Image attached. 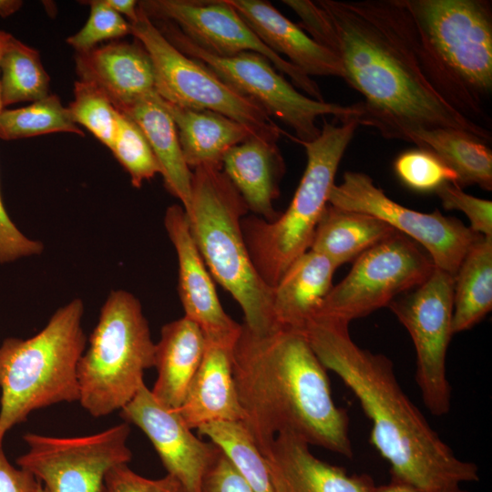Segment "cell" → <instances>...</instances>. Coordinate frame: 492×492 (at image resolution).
Returning a JSON list of instances; mask_svg holds the SVG:
<instances>
[{
	"label": "cell",
	"instance_id": "obj_5",
	"mask_svg": "<svg viewBox=\"0 0 492 492\" xmlns=\"http://www.w3.org/2000/svg\"><path fill=\"white\" fill-rule=\"evenodd\" d=\"M249 209L220 166H200L191 177V205L186 213L197 248L213 278L241 306L252 333L276 328L273 288L257 272L243 237Z\"/></svg>",
	"mask_w": 492,
	"mask_h": 492
},
{
	"label": "cell",
	"instance_id": "obj_36",
	"mask_svg": "<svg viewBox=\"0 0 492 492\" xmlns=\"http://www.w3.org/2000/svg\"><path fill=\"white\" fill-rule=\"evenodd\" d=\"M83 3H88L90 5L88 19L77 33L67 39L76 52H86L97 47L102 41L131 35L130 23L107 5L103 0Z\"/></svg>",
	"mask_w": 492,
	"mask_h": 492
},
{
	"label": "cell",
	"instance_id": "obj_9",
	"mask_svg": "<svg viewBox=\"0 0 492 492\" xmlns=\"http://www.w3.org/2000/svg\"><path fill=\"white\" fill-rule=\"evenodd\" d=\"M163 36L179 51L205 65L212 73L243 97L260 106L295 133L293 141L308 142L316 138L321 129L318 117L331 115L341 121L361 115L357 104L342 106L313 99L297 91L272 64L254 52H241L222 56L210 53L190 39L168 20H151Z\"/></svg>",
	"mask_w": 492,
	"mask_h": 492
},
{
	"label": "cell",
	"instance_id": "obj_15",
	"mask_svg": "<svg viewBox=\"0 0 492 492\" xmlns=\"http://www.w3.org/2000/svg\"><path fill=\"white\" fill-rule=\"evenodd\" d=\"M138 5L150 20L173 23L210 53L228 56L254 52L263 56L309 97L324 101L316 82L264 45L226 0H146Z\"/></svg>",
	"mask_w": 492,
	"mask_h": 492
},
{
	"label": "cell",
	"instance_id": "obj_7",
	"mask_svg": "<svg viewBox=\"0 0 492 492\" xmlns=\"http://www.w3.org/2000/svg\"><path fill=\"white\" fill-rule=\"evenodd\" d=\"M340 125L323 119L319 136L295 141L306 152L307 164L287 210L269 222L246 215L241 228L251 260L261 279L274 287L290 265L310 250L318 221L343 156L359 126L357 119Z\"/></svg>",
	"mask_w": 492,
	"mask_h": 492
},
{
	"label": "cell",
	"instance_id": "obj_32",
	"mask_svg": "<svg viewBox=\"0 0 492 492\" xmlns=\"http://www.w3.org/2000/svg\"><path fill=\"white\" fill-rule=\"evenodd\" d=\"M55 132H69L84 137V131L72 118L56 95L33 102L31 105L3 109L0 112V138L13 140Z\"/></svg>",
	"mask_w": 492,
	"mask_h": 492
},
{
	"label": "cell",
	"instance_id": "obj_41",
	"mask_svg": "<svg viewBox=\"0 0 492 492\" xmlns=\"http://www.w3.org/2000/svg\"><path fill=\"white\" fill-rule=\"evenodd\" d=\"M42 485L31 473L14 466L0 446V492H41Z\"/></svg>",
	"mask_w": 492,
	"mask_h": 492
},
{
	"label": "cell",
	"instance_id": "obj_19",
	"mask_svg": "<svg viewBox=\"0 0 492 492\" xmlns=\"http://www.w3.org/2000/svg\"><path fill=\"white\" fill-rule=\"evenodd\" d=\"M309 445L290 433L278 434L262 455L273 492H374L367 474L349 475L341 466L326 463Z\"/></svg>",
	"mask_w": 492,
	"mask_h": 492
},
{
	"label": "cell",
	"instance_id": "obj_27",
	"mask_svg": "<svg viewBox=\"0 0 492 492\" xmlns=\"http://www.w3.org/2000/svg\"><path fill=\"white\" fill-rule=\"evenodd\" d=\"M396 232L372 215L328 203L316 226L310 250L327 257L337 269Z\"/></svg>",
	"mask_w": 492,
	"mask_h": 492
},
{
	"label": "cell",
	"instance_id": "obj_23",
	"mask_svg": "<svg viewBox=\"0 0 492 492\" xmlns=\"http://www.w3.org/2000/svg\"><path fill=\"white\" fill-rule=\"evenodd\" d=\"M335 270L327 257L312 250L297 258L273 287L276 326L304 333L333 287Z\"/></svg>",
	"mask_w": 492,
	"mask_h": 492
},
{
	"label": "cell",
	"instance_id": "obj_8",
	"mask_svg": "<svg viewBox=\"0 0 492 492\" xmlns=\"http://www.w3.org/2000/svg\"><path fill=\"white\" fill-rule=\"evenodd\" d=\"M155 343L139 300L131 292L113 290L100 309L77 365L81 406L101 417L121 410L154 366Z\"/></svg>",
	"mask_w": 492,
	"mask_h": 492
},
{
	"label": "cell",
	"instance_id": "obj_10",
	"mask_svg": "<svg viewBox=\"0 0 492 492\" xmlns=\"http://www.w3.org/2000/svg\"><path fill=\"white\" fill-rule=\"evenodd\" d=\"M130 25L131 35L149 55L160 97L179 107L217 112L241 124L254 137L278 141L284 130L260 106L174 47L139 5L138 19Z\"/></svg>",
	"mask_w": 492,
	"mask_h": 492
},
{
	"label": "cell",
	"instance_id": "obj_34",
	"mask_svg": "<svg viewBox=\"0 0 492 492\" xmlns=\"http://www.w3.org/2000/svg\"><path fill=\"white\" fill-rule=\"evenodd\" d=\"M73 91L74 99L67 107L73 120L110 149L117 132L118 110L94 85L77 80Z\"/></svg>",
	"mask_w": 492,
	"mask_h": 492
},
{
	"label": "cell",
	"instance_id": "obj_43",
	"mask_svg": "<svg viewBox=\"0 0 492 492\" xmlns=\"http://www.w3.org/2000/svg\"><path fill=\"white\" fill-rule=\"evenodd\" d=\"M111 9L122 16H126L129 23L137 21L138 16V2L134 0H103Z\"/></svg>",
	"mask_w": 492,
	"mask_h": 492
},
{
	"label": "cell",
	"instance_id": "obj_22",
	"mask_svg": "<svg viewBox=\"0 0 492 492\" xmlns=\"http://www.w3.org/2000/svg\"><path fill=\"white\" fill-rule=\"evenodd\" d=\"M221 169L254 215L269 222L280 216L273 200L280 195L285 162L277 142L251 136L223 155Z\"/></svg>",
	"mask_w": 492,
	"mask_h": 492
},
{
	"label": "cell",
	"instance_id": "obj_30",
	"mask_svg": "<svg viewBox=\"0 0 492 492\" xmlns=\"http://www.w3.org/2000/svg\"><path fill=\"white\" fill-rule=\"evenodd\" d=\"M3 108L19 102H36L50 95L49 76L37 50L10 36L0 61Z\"/></svg>",
	"mask_w": 492,
	"mask_h": 492
},
{
	"label": "cell",
	"instance_id": "obj_39",
	"mask_svg": "<svg viewBox=\"0 0 492 492\" xmlns=\"http://www.w3.org/2000/svg\"><path fill=\"white\" fill-rule=\"evenodd\" d=\"M43 251L44 244L41 241L26 236L15 226L0 196V264L39 255Z\"/></svg>",
	"mask_w": 492,
	"mask_h": 492
},
{
	"label": "cell",
	"instance_id": "obj_17",
	"mask_svg": "<svg viewBox=\"0 0 492 492\" xmlns=\"http://www.w3.org/2000/svg\"><path fill=\"white\" fill-rule=\"evenodd\" d=\"M164 226L178 257V291L184 316L200 328L206 340L235 343L241 324L223 310L181 205L167 208Z\"/></svg>",
	"mask_w": 492,
	"mask_h": 492
},
{
	"label": "cell",
	"instance_id": "obj_26",
	"mask_svg": "<svg viewBox=\"0 0 492 492\" xmlns=\"http://www.w3.org/2000/svg\"><path fill=\"white\" fill-rule=\"evenodd\" d=\"M162 101L176 125L190 169L221 167V159L231 148L253 136L241 124L217 112L179 107L163 98Z\"/></svg>",
	"mask_w": 492,
	"mask_h": 492
},
{
	"label": "cell",
	"instance_id": "obj_25",
	"mask_svg": "<svg viewBox=\"0 0 492 492\" xmlns=\"http://www.w3.org/2000/svg\"><path fill=\"white\" fill-rule=\"evenodd\" d=\"M119 112L141 129L159 163L165 188L180 200L187 213L191 205L192 172L185 162L176 125L162 98L155 93Z\"/></svg>",
	"mask_w": 492,
	"mask_h": 492
},
{
	"label": "cell",
	"instance_id": "obj_4",
	"mask_svg": "<svg viewBox=\"0 0 492 492\" xmlns=\"http://www.w3.org/2000/svg\"><path fill=\"white\" fill-rule=\"evenodd\" d=\"M422 69L456 111L477 122L492 93L490 0H405Z\"/></svg>",
	"mask_w": 492,
	"mask_h": 492
},
{
	"label": "cell",
	"instance_id": "obj_38",
	"mask_svg": "<svg viewBox=\"0 0 492 492\" xmlns=\"http://www.w3.org/2000/svg\"><path fill=\"white\" fill-rule=\"evenodd\" d=\"M105 492H185L181 484L172 476L150 479L131 470L128 464L108 471L105 478Z\"/></svg>",
	"mask_w": 492,
	"mask_h": 492
},
{
	"label": "cell",
	"instance_id": "obj_2",
	"mask_svg": "<svg viewBox=\"0 0 492 492\" xmlns=\"http://www.w3.org/2000/svg\"><path fill=\"white\" fill-rule=\"evenodd\" d=\"M326 370L303 333L276 328L260 334L241 324L232 374L241 423L261 455L278 434L290 433L353 457L349 418L333 399Z\"/></svg>",
	"mask_w": 492,
	"mask_h": 492
},
{
	"label": "cell",
	"instance_id": "obj_13",
	"mask_svg": "<svg viewBox=\"0 0 492 492\" xmlns=\"http://www.w3.org/2000/svg\"><path fill=\"white\" fill-rule=\"evenodd\" d=\"M129 434L126 422L83 436L26 433L27 451L16 464L40 481L43 492H105L108 471L132 458Z\"/></svg>",
	"mask_w": 492,
	"mask_h": 492
},
{
	"label": "cell",
	"instance_id": "obj_11",
	"mask_svg": "<svg viewBox=\"0 0 492 492\" xmlns=\"http://www.w3.org/2000/svg\"><path fill=\"white\" fill-rule=\"evenodd\" d=\"M434 268L429 255L397 231L354 260L348 274L326 295L315 319L349 324L421 285Z\"/></svg>",
	"mask_w": 492,
	"mask_h": 492
},
{
	"label": "cell",
	"instance_id": "obj_3",
	"mask_svg": "<svg viewBox=\"0 0 492 492\" xmlns=\"http://www.w3.org/2000/svg\"><path fill=\"white\" fill-rule=\"evenodd\" d=\"M346 323L318 318L304 334L314 354L357 397L372 423L370 442L390 466L391 479L438 489L479 480L432 428L398 383L394 364L354 342Z\"/></svg>",
	"mask_w": 492,
	"mask_h": 492
},
{
	"label": "cell",
	"instance_id": "obj_28",
	"mask_svg": "<svg viewBox=\"0 0 492 492\" xmlns=\"http://www.w3.org/2000/svg\"><path fill=\"white\" fill-rule=\"evenodd\" d=\"M404 140L433 152L457 175V185L477 184L492 190V151L487 142L471 133L455 128L416 129Z\"/></svg>",
	"mask_w": 492,
	"mask_h": 492
},
{
	"label": "cell",
	"instance_id": "obj_16",
	"mask_svg": "<svg viewBox=\"0 0 492 492\" xmlns=\"http://www.w3.org/2000/svg\"><path fill=\"white\" fill-rule=\"evenodd\" d=\"M120 417L144 432L168 475L185 492H200L206 471L220 453L216 445L195 436L178 411L159 402L145 384L120 410Z\"/></svg>",
	"mask_w": 492,
	"mask_h": 492
},
{
	"label": "cell",
	"instance_id": "obj_40",
	"mask_svg": "<svg viewBox=\"0 0 492 492\" xmlns=\"http://www.w3.org/2000/svg\"><path fill=\"white\" fill-rule=\"evenodd\" d=\"M200 492L255 491L220 450L202 478Z\"/></svg>",
	"mask_w": 492,
	"mask_h": 492
},
{
	"label": "cell",
	"instance_id": "obj_33",
	"mask_svg": "<svg viewBox=\"0 0 492 492\" xmlns=\"http://www.w3.org/2000/svg\"><path fill=\"white\" fill-rule=\"evenodd\" d=\"M130 177L133 187L160 174L159 163L138 126L126 114L118 111V127L109 149Z\"/></svg>",
	"mask_w": 492,
	"mask_h": 492
},
{
	"label": "cell",
	"instance_id": "obj_29",
	"mask_svg": "<svg viewBox=\"0 0 492 492\" xmlns=\"http://www.w3.org/2000/svg\"><path fill=\"white\" fill-rule=\"evenodd\" d=\"M492 309V237L480 236L455 276L453 334L471 329Z\"/></svg>",
	"mask_w": 492,
	"mask_h": 492
},
{
	"label": "cell",
	"instance_id": "obj_45",
	"mask_svg": "<svg viewBox=\"0 0 492 492\" xmlns=\"http://www.w3.org/2000/svg\"><path fill=\"white\" fill-rule=\"evenodd\" d=\"M41 492H43V488L41 489Z\"/></svg>",
	"mask_w": 492,
	"mask_h": 492
},
{
	"label": "cell",
	"instance_id": "obj_12",
	"mask_svg": "<svg viewBox=\"0 0 492 492\" xmlns=\"http://www.w3.org/2000/svg\"><path fill=\"white\" fill-rule=\"evenodd\" d=\"M455 277L435 267L428 279L387 307L409 333L415 354V382L426 409L435 416L451 408L446 353L453 335Z\"/></svg>",
	"mask_w": 492,
	"mask_h": 492
},
{
	"label": "cell",
	"instance_id": "obj_37",
	"mask_svg": "<svg viewBox=\"0 0 492 492\" xmlns=\"http://www.w3.org/2000/svg\"><path fill=\"white\" fill-rule=\"evenodd\" d=\"M435 192L446 210H460L466 215L472 231L492 237L491 200L469 195L455 183H445Z\"/></svg>",
	"mask_w": 492,
	"mask_h": 492
},
{
	"label": "cell",
	"instance_id": "obj_35",
	"mask_svg": "<svg viewBox=\"0 0 492 492\" xmlns=\"http://www.w3.org/2000/svg\"><path fill=\"white\" fill-rule=\"evenodd\" d=\"M395 175L418 192L436 191L445 183L457 185V175L433 152L417 148L401 153L394 162Z\"/></svg>",
	"mask_w": 492,
	"mask_h": 492
},
{
	"label": "cell",
	"instance_id": "obj_18",
	"mask_svg": "<svg viewBox=\"0 0 492 492\" xmlns=\"http://www.w3.org/2000/svg\"><path fill=\"white\" fill-rule=\"evenodd\" d=\"M75 64L79 80L99 88L118 111L157 93L151 59L136 38L76 52Z\"/></svg>",
	"mask_w": 492,
	"mask_h": 492
},
{
	"label": "cell",
	"instance_id": "obj_21",
	"mask_svg": "<svg viewBox=\"0 0 492 492\" xmlns=\"http://www.w3.org/2000/svg\"><path fill=\"white\" fill-rule=\"evenodd\" d=\"M233 346L206 340L200 364L176 409L190 429L217 421H243L232 374Z\"/></svg>",
	"mask_w": 492,
	"mask_h": 492
},
{
	"label": "cell",
	"instance_id": "obj_20",
	"mask_svg": "<svg viewBox=\"0 0 492 492\" xmlns=\"http://www.w3.org/2000/svg\"><path fill=\"white\" fill-rule=\"evenodd\" d=\"M271 50L307 76L343 78L339 58L314 41L298 25L282 15L270 2L226 0Z\"/></svg>",
	"mask_w": 492,
	"mask_h": 492
},
{
	"label": "cell",
	"instance_id": "obj_14",
	"mask_svg": "<svg viewBox=\"0 0 492 492\" xmlns=\"http://www.w3.org/2000/svg\"><path fill=\"white\" fill-rule=\"evenodd\" d=\"M328 203L380 219L424 247L435 267L454 277L469 248L482 236L438 210L424 213L398 204L363 172L346 171L343 182L332 187Z\"/></svg>",
	"mask_w": 492,
	"mask_h": 492
},
{
	"label": "cell",
	"instance_id": "obj_24",
	"mask_svg": "<svg viewBox=\"0 0 492 492\" xmlns=\"http://www.w3.org/2000/svg\"><path fill=\"white\" fill-rule=\"evenodd\" d=\"M200 328L183 316L164 324L155 343L154 367L158 376L150 390L154 397L170 409H178L197 372L205 351Z\"/></svg>",
	"mask_w": 492,
	"mask_h": 492
},
{
	"label": "cell",
	"instance_id": "obj_42",
	"mask_svg": "<svg viewBox=\"0 0 492 492\" xmlns=\"http://www.w3.org/2000/svg\"><path fill=\"white\" fill-rule=\"evenodd\" d=\"M374 492H470L461 487L454 486L438 489L420 488L401 481L391 479L389 483L383 486H376Z\"/></svg>",
	"mask_w": 492,
	"mask_h": 492
},
{
	"label": "cell",
	"instance_id": "obj_6",
	"mask_svg": "<svg viewBox=\"0 0 492 492\" xmlns=\"http://www.w3.org/2000/svg\"><path fill=\"white\" fill-rule=\"evenodd\" d=\"M84 302L74 298L58 308L46 326L27 338L0 345V446L6 433L31 412L79 399L78 362L87 337Z\"/></svg>",
	"mask_w": 492,
	"mask_h": 492
},
{
	"label": "cell",
	"instance_id": "obj_1",
	"mask_svg": "<svg viewBox=\"0 0 492 492\" xmlns=\"http://www.w3.org/2000/svg\"><path fill=\"white\" fill-rule=\"evenodd\" d=\"M300 27L340 60L343 80L364 97L359 125L386 138L416 129L455 128L488 143L491 132L459 114L434 89L418 57L405 0H284Z\"/></svg>",
	"mask_w": 492,
	"mask_h": 492
},
{
	"label": "cell",
	"instance_id": "obj_31",
	"mask_svg": "<svg viewBox=\"0 0 492 492\" xmlns=\"http://www.w3.org/2000/svg\"><path fill=\"white\" fill-rule=\"evenodd\" d=\"M197 429L223 452L255 492H273L264 458L241 422L217 421Z\"/></svg>",
	"mask_w": 492,
	"mask_h": 492
},
{
	"label": "cell",
	"instance_id": "obj_44",
	"mask_svg": "<svg viewBox=\"0 0 492 492\" xmlns=\"http://www.w3.org/2000/svg\"><path fill=\"white\" fill-rule=\"evenodd\" d=\"M12 35L0 29V61L3 56V53L5 51V46ZM3 107L1 104V97H0V112L3 110Z\"/></svg>",
	"mask_w": 492,
	"mask_h": 492
}]
</instances>
